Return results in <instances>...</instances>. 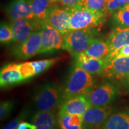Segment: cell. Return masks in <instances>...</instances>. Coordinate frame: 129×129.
<instances>
[{
	"label": "cell",
	"instance_id": "obj_1",
	"mask_svg": "<svg viewBox=\"0 0 129 129\" xmlns=\"http://www.w3.org/2000/svg\"><path fill=\"white\" fill-rule=\"evenodd\" d=\"M33 101L38 111L56 112L64 102L63 89L57 84L46 83L37 88Z\"/></svg>",
	"mask_w": 129,
	"mask_h": 129
},
{
	"label": "cell",
	"instance_id": "obj_2",
	"mask_svg": "<svg viewBox=\"0 0 129 129\" xmlns=\"http://www.w3.org/2000/svg\"><path fill=\"white\" fill-rule=\"evenodd\" d=\"M94 85L95 80L91 74L75 67L71 72L63 88L64 101L75 96H86Z\"/></svg>",
	"mask_w": 129,
	"mask_h": 129
},
{
	"label": "cell",
	"instance_id": "obj_3",
	"mask_svg": "<svg viewBox=\"0 0 129 129\" xmlns=\"http://www.w3.org/2000/svg\"><path fill=\"white\" fill-rule=\"evenodd\" d=\"M97 29L71 30L64 35L62 49L74 56L85 52L96 39Z\"/></svg>",
	"mask_w": 129,
	"mask_h": 129
},
{
	"label": "cell",
	"instance_id": "obj_4",
	"mask_svg": "<svg viewBox=\"0 0 129 129\" xmlns=\"http://www.w3.org/2000/svg\"><path fill=\"white\" fill-rule=\"evenodd\" d=\"M70 30L97 29L104 24L106 16L84 7L71 10Z\"/></svg>",
	"mask_w": 129,
	"mask_h": 129
},
{
	"label": "cell",
	"instance_id": "obj_5",
	"mask_svg": "<svg viewBox=\"0 0 129 129\" xmlns=\"http://www.w3.org/2000/svg\"><path fill=\"white\" fill-rule=\"evenodd\" d=\"M118 88L115 83L110 81L102 83L86 95L91 107H102L109 105L117 98Z\"/></svg>",
	"mask_w": 129,
	"mask_h": 129
},
{
	"label": "cell",
	"instance_id": "obj_6",
	"mask_svg": "<svg viewBox=\"0 0 129 129\" xmlns=\"http://www.w3.org/2000/svg\"><path fill=\"white\" fill-rule=\"evenodd\" d=\"M117 108L108 105L91 107L83 115V129H99Z\"/></svg>",
	"mask_w": 129,
	"mask_h": 129
},
{
	"label": "cell",
	"instance_id": "obj_7",
	"mask_svg": "<svg viewBox=\"0 0 129 129\" xmlns=\"http://www.w3.org/2000/svg\"><path fill=\"white\" fill-rule=\"evenodd\" d=\"M129 75V57H114L109 60L101 75L103 78L122 81Z\"/></svg>",
	"mask_w": 129,
	"mask_h": 129
},
{
	"label": "cell",
	"instance_id": "obj_8",
	"mask_svg": "<svg viewBox=\"0 0 129 129\" xmlns=\"http://www.w3.org/2000/svg\"><path fill=\"white\" fill-rule=\"evenodd\" d=\"M41 44L39 54L50 53L62 48L64 35L45 23L41 28Z\"/></svg>",
	"mask_w": 129,
	"mask_h": 129
},
{
	"label": "cell",
	"instance_id": "obj_9",
	"mask_svg": "<svg viewBox=\"0 0 129 129\" xmlns=\"http://www.w3.org/2000/svg\"><path fill=\"white\" fill-rule=\"evenodd\" d=\"M13 31L15 45H20L28 40L35 32L40 30L42 26L37 22L26 19L11 21L10 24Z\"/></svg>",
	"mask_w": 129,
	"mask_h": 129
},
{
	"label": "cell",
	"instance_id": "obj_10",
	"mask_svg": "<svg viewBox=\"0 0 129 129\" xmlns=\"http://www.w3.org/2000/svg\"><path fill=\"white\" fill-rule=\"evenodd\" d=\"M41 44V30H38L20 45H14L12 53L18 59H27L39 54Z\"/></svg>",
	"mask_w": 129,
	"mask_h": 129
},
{
	"label": "cell",
	"instance_id": "obj_11",
	"mask_svg": "<svg viewBox=\"0 0 129 129\" xmlns=\"http://www.w3.org/2000/svg\"><path fill=\"white\" fill-rule=\"evenodd\" d=\"M5 10L6 15L11 21L26 19L37 22L32 12L30 0H13Z\"/></svg>",
	"mask_w": 129,
	"mask_h": 129
},
{
	"label": "cell",
	"instance_id": "obj_12",
	"mask_svg": "<svg viewBox=\"0 0 129 129\" xmlns=\"http://www.w3.org/2000/svg\"><path fill=\"white\" fill-rule=\"evenodd\" d=\"M71 15L68 10L53 6L46 23L64 35L70 30Z\"/></svg>",
	"mask_w": 129,
	"mask_h": 129
},
{
	"label": "cell",
	"instance_id": "obj_13",
	"mask_svg": "<svg viewBox=\"0 0 129 129\" xmlns=\"http://www.w3.org/2000/svg\"><path fill=\"white\" fill-rule=\"evenodd\" d=\"M91 107L86 96L81 95L64 101L59 108V113L83 115Z\"/></svg>",
	"mask_w": 129,
	"mask_h": 129
},
{
	"label": "cell",
	"instance_id": "obj_14",
	"mask_svg": "<svg viewBox=\"0 0 129 129\" xmlns=\"http://www.w3.org/2000/svg\"><path fill=\"white\" fill-rule=\"evenodd\" d=\"M75 67H80L92 75H101L108 61L92 57L85 52L75 56Z\"/></svg>",
	"mask_w": 129,
	"mask_h": 129
},
{
	"label": "cell",
	"instance_id": "obj_15",
	"mask_svg": "<svg viewBox=\"0 0 129 129\" xmlns=\"http://www.w3.org/2000/svg\"><path fill=\"white\" fill-rule=\"evenodd\" d=\"M57 60V58H53L46 60L22 63L19 64L20 73L23 78L27 80L44 72L55 63Z\"/></svg>",
	"mask_w": 129,
	"mask_h": 129
},
{
	"label": "cell",
	"instance_id": "obj_16",
	"mask_svg": "<svg viewBox=\"0 0 129 129\" xmlns=\"http://www.w3.org/2000/svg\"><path fill=\"white\" fill-rule=\"evenodd\" d=\"M25 80L20 71V65L17 63H9L6 64L1 69L0 72V85L1 88L17 84Z\"/></svg>",
	"mask_w": 129,
	"mask_h": 129
},
{
	"label": "cell",
	"instance_id": "obj_17",
	"mask_svg": "<svg viewBox=\"0 0 129 129\" xmlns=\"http://www.w3.org/2000/svg\"><path fill=\"white\" fill-rule=\"evenodd\" d=\"M106 41L111 50V60L115 57L118 51L120 48L129 44V28L117 27L109 34Z\"/></svg>",
	"mask_w": 129,
	"mask_h": 129
},
{
	"label": "cell",
	"instance_id": "obj_18",
	"mask_svg": "<svg viewBox=\"0 0 129 129\" xmlns=\"http://www.w3.org/2000/svg\"><path fill=\"white\" fill-rule=\"evenodd\" d=\"M99 129H129V109L113 113Z\"/></svg>",
	"mask_w": 129,
	"mask_h": 129
},
{
	"label": "cell",
	"instance_id": "obj_19",
	"mask_svg": "<svg viewBox=\"0 0 129 129\" xmlns=\"http://www.w3.org/2000/svg\"><path fill=\"white\" fill-rule=\"evenodd\" d=\"M85 53L96 59L109 61L110 60L111 50L107 41L96 38Z\"/></svg>",
	"mask_w": 129,
	"mask_h": 129
},
{
	"label": "cell",
	"instance_id": "obj_20",
	"mask_svg": "<svg viewBox=\"0 0 129 129\" xmlns=\"http://www.w3.org/2000/svg\"><path fill=\"white\" fill-rule=\"evenodd\" d=\"M32 122L35 129H54L56 125L55 112L38 111L32 117Z\"/></svg>",
	"mask_w": 129,
	"mask_h": 129
},
{
	"label": "cell",
	"instance_id": "obj_21",
	"mask_svg": "<svg viewBox=\"0 0 129 129\" xmlns=\"http://www.w3.org/2000/svg\"><path fill=\"white\" fill-rule=\"evenodd\" d=\"M35 20L41 26L46 23L52 6L48 0H30Z\"/></svg>",
	"mask_w": 129,
	"mask_h": 129
},
{
	"label": "cell",
	"instance_id": "obj_22",
	"mask_svg": "<svg viewBox=\"0 0 129 129\" xmlns=\"http://www.w3.org/2000/svg\"><path fill=\"white\" fill-rule=\"evenodd\" d=\"M58 123L61 129H83V116L58 113Z\"/></svg>",
	"mask_w": 129,
	"mask_h": 129
},
{
	"label": "cell",
	"instance_id": "obj_23",
	"mask_svg": "<svg viewBox=\"0 0 129 129\" xmlns=\"http://www.w3.org/2000/svg\"><path fill=\"white\" fill-rule=\"evenodd\" d=\"M107 0H81V7L105 15L108 14L106 11Z\"/></svg>",
	"mask_w": 129,
	"mask_h": 129
},
{
	"label": "cell",
	"instance_id": "obj_24",
	"mask_svg": "<svg viewBox=\"0 0 129 129\" xmlns=\"http://www.w3.org/2000/svg\"><path fill=\"white\" fill-rule=\"evenodd\" d=\"M113 20L117 27L129 28V10L123 8L117 11L113 14Z\"/></svg>",
	"mask_w": 129,
	"mask_h": 129
},
{
	"label": "cell",
	"instance_id": "obj_25",
	"mask_svg": "<svg viewBox=\"0 0 129 129\" xmlns=\"http://www.w3.org/2000/svg\"><path fill=\"white\" fill-rule=\"evenodd\" d=\"M14 35L10 25L1 22L0 26V41L1 44H9L14 41Z\"/></svg>",
	"mask_w": 129,
	"mask_h": 129
},
{
	"label": "cell",
	"instance_id": "obj_26",
	"mask_svg": "<svg viewBox=\"0 0 129 129\" xmlns=\"http://www.w3.org/2000/svg\"><path fill=\"white\" fill-rule=\"evenodd\" d=\"M129 4V0H107L106 11L108 15L113 14Z\"/></svg>",
	"mask_w": 129,
	"mask_h": 129
},
{
	"label": "cell",
	"instance_id": "obj_27",
	"mask_svg": "<svg viewBox=\"0 0 129 129\" xmlns=\"http://www.w3.org/2000/svg\"><path fill=\"white\" fill-rule=\"evenodd\" d=\"M15 102L13 100L2 101L0 105V119L4 120L9 117L14 106Z\"/></svg>",
	"mask_w": 129,
	"mask_h": 129
},
{
	"label": "cell",
	"instance_id": "obj_28",
	"mask_svg": "<svg viewBox=\"0 0 129 129\" xmlns=\"http://www.w3.org/2000/svg\"><path fill=\"white\" fill-rule=\"evenodd\" d=\"M28 110H23L22 112L20 113L19 115L17 116L16 118L13 120L12 121H10L7 124V125L5 126L3 129H17V127H18L19 124L23 121V120L25 118L26 116L28 114Z\"/></svg>",
	"mask_w": 129,
	"mask_h": 129
},
{
	"label": "cell",
	"instance_id": "obj_29",
	"mask_svg": "<svg viewBox=\"0 0 129 129\" xmlns=\"http://www.w3.org/2000/svg\"><path fill=\"white\" fill-rule=\"evenodd\" d=\"M60 7L71 11L81 7V0H59Z\"/></svg>",
	"mask_w": 129,
	"mask_h": 129
},
{
	"label": "cell",
	"instance_id": "obj_30",
	"mask_svg": "<svg viewBox=\"0 0 129 129\" xmlns=\"http://www.w3.org/2000/svg\"><path fill=\"white\" fill-rule=\"evenodd\" d=\"M115 57H129V44L120 48Z\"/></svg>",
	"mask_w": 129,
	"mask_h": 129
},
{
	"label": "cell",
	"instance_id": "obj_31",
	"mask_svg": "<svg viewBox=\"0 0 129 129\" xmlns=\"http://www.w3.org/2000/svg\"><path fill=\"white\" fill-rule=\"evenodd\" d=\"M17 129H35V127L32 123L22 121L19 124Z\"/></svg>",
	"mask_w": 129,
	"mask_h": 129
},
{
	"label": "cell",
	"instance_id": "obj_32",
	"mask_svg": "<svg viewBox=\"0 0 129 129\" xmlns=\"http://www.w3.org/2000/svg\"><path fill=\"white\" fill-rule=\"evenodd\" d=\"M122 83L124 87L129 91V75L126 78H125L124 80L122 81Z\"/></svg>",
	"mask_w": 129,
	"mask_h": 129
},
{
	"label": "cell",
	"instance_id": "obj_33",
	"mask_svg": "<svg viewBox=\"0 0 129 129\" xmlns=\"http://www.w3.org/2000/svg\"><path fill=\"white\" fill-rule=\"evenodd\" d=\"M48 1H49V3H50L51 5L55 4L58 2H59V0H48Z\"/></svg>",
	"mask_w": 129,
	"mask_h": 129
},
{
	"label": "cell",
	"instance_id": "obj_34",
	"mask_svg": "<svg viewBox=\"0 0 129 129\" xmlns=\"http://www.w3.org/2000/svg\"><path fill=\"white\" fill-rule=\"evenodd\" d=\"M124 9H127V10H129V4H128V5H127V6H125V7H124Z\"/></svg>",
	"mask_w": 129,
	"mask_h": 129
}]
</instances>
